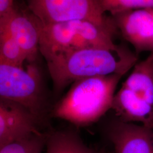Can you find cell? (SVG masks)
<instances>
[{"label": "cell", "instance_id": "6da1fadb", "mask_svg": "<svg viewBox=\"0 0 153 153\" xmlns=\"http://www.w3.org/2000/svg\"><path fill=\"white\" fill-rule=\"evenodd\" d=\"M55 92L59 93L78 79L114 74L124 75L135 65L137 57L123 48L77 49L45 59Z\"/></svg>", "mask_w": 153, "mask_h": 153}, {"label": "cell", "instance_id": "7a4b0ae2", "mask_svg": "<svg viewBox=\"0 0 153 153\" xmlns=\"http://www.w3.org/2000/svg\"><path fill=\"white\" fill-rule=\"evenodd\" d=\"M123 76H91L73 82L55 106L53 116L78 126L97 121L111 109L116 88Z\"/></svg>", "mask_w": 153, "mask_h": 153}, {"label": "cell", "instance_id": "3957f363", "mask_svg": "<svg viewBox=\"0 0 153 153\" xmlns=\"http://www.w3.org/2000/svg\"><path fill=\"white\" fill-rule=\"evenodd\" d=\"M39 33V52L47 59L77 49L99 48L119 51L114 33L88 21H73L43 25L31 14Z\"/></svg>", "mask_w": 153, "mask_h": 153}, {"label": "cell", "instance_id": "277c9868", "mask_svg": "<svg viewBox=\"0 0 153 153\" xmlns=\"http://www.w3.org/2000/svg\"><path fill=\"white\" fill-rule=\"evenodd\" d=\"M0 98L21 104L42 121L45 111L43 83L38 68L0 64Z\"/></svg>", "mask_w": 153, "mask_h": 153}, {"label": "cell", "instance_id": "5b68a950", "mask_svg": "<svg viewBox=\"0 0 153 153\" xmlns=\"http://www.w3.org/2000/svg\"><path fill=\"white\" fill-rule=\"evenodd\" d=\"M31 14L39 22L49 25L88 21L115 33L113 18L106 16L97 0H27Z\"/></svg>", "mask_w": 153, "mask_h": 153}, {"label": "cell", "instance_id": "8992f818", "mask_svg": "<svg viewBox=\"0 0 153 153\" xmlns=\"http://www.w3.org/2000/svg\"><path fill=\"white\" fill-rule=\"evenodd\" d=\"M40 123L22 105L0 98V148L41 132Z\"/></svg>", "mask_w": 153, "mask_h": 153}, {"label": "cell", "instance_id": "52a82bcc", "mask_svg": "<svg viewBox=\"0 0 153 153\" xmlns=\"http://www.w3.org/2000/svg\"><path fill=\"white\" fill-rule=\"evenodd\" d=\"M112 18L117 29L137 52L153 51V9L126 11Z\"/></svg>", "mask_w": 153, "mask_h": 153}, {"label": "cell", "instance_id": "ba28073f", "mask_svg": "<svg viewBox=\"0 0 153 153\" xmlns=\"http://www.w3.org/2000/svg\"><path fill=\"white\" fill-rule=\"evenodd\" d=\"M115 153H153V129L131 123L116 121L108 130Z\"/></svg>", "mask_w": 153, "mask_h": 153}, {"label": "cell", "instance_id": "9c48e42d", "mask_svg": "<svg viewBox=\"0 0 153 153\" xmlns=\"http://www.w3.org/2000/svg\"><path fill=\"white\" fill-rule=\"evenodd\" d=\"M0 30H5L16 40L27 57L33 62L39 52V33L31 14L14 7L7 14L0 17Z\"/></svg>", "mask_w": 153, "mask_h": 153}, {"label": "cell", "instance_id": "30bf717a", "mask_svg": "<svg viewBox=\"0 0 153 153\" xmlns=\"http://www.w3.org/2000/svg\"><path fill=\"white\" fill-rule=\"evenodd\" d=\"M111 109L120 120L140 123L153 129V106L128 88L122 86L115 94Z\"/></svg>", "mask_w": 153, "mask_h": 153}, {"label": "cell", "instance_id": "8fae6325", "mask_svg": "<svg viewBox=\"0 0 153 153\" xmlns=\"http://www.w3.org/2000/svg\"><path fill=\"white\" fill-rule=\"evenodd\" d=\"M153 106V51L143 60L136 64L123 84Z\"/></svg>", "mask_w": 153, "mask_h": 153}, {"label": "cell", "instance_id": "7c38bea8", "mask_svg": "<svg viewBox=\"0 0 153 153\" xmlns=\"http://www.w3.org/2000/svg\"><path fill=\"white\" fill-rule=\"evenodd\" d=\"M45 153H100L88 147L74 131L47 133Z\"/></svg>", "mask_w": 153, "mask_h": 153}, {"label": "cell", "instance_id": "4fadbf2b", "mask_svg": "<svg viewBox=\"0 0 153 153\" xmlns=\"http://www.w3.org/2000/svg\"><path fill=\"white\" fill-rule=\"evenodd\" d=\"M27 55L11 35L0 30V64L23 67Z\"/></svg>", "mask_w": 153, "mask_h": 153}, {"label": "cell", "instance_id": "5bb4252c", "mask_svg": "<svg viewBox=\"0 0 153 153\" xmlns=\"http://www.w3.org/2000/svg\"><path fill=\"white\" fill-rule=\"evenodd\" d=\"M46 140L47 133L39 132L1 147L0 153H43Z\"/></svg>", "mask_w": 153, "mask_h": 153}, {"label": "cell", "instance_id": "9a60e30c", "mask_svg": "<svg viewBox=\"0 0 153 153\" xmlns=\"http://www.w3.org/2000/svg\"><path fill=\"white\" fill-rule=\"evenodd\" d=\"M102 11L112 16L126 11L153 9V0H97Z\"/></svg>", "mask_w": 153, "mask_h": 153}, {"label": "cell", "instance_id": "2e32d148", "mask_svg": "<svg viewBox=\"0 0 153 153\" xmlns=\"http://www.w3.org/2000/svg\"><path fill=\"white\" fill-rule=\"evenodd\" d=\"M14 0H0V17L4 16L13 10Z\"/></svg>", "mask_w": 153, "mask_h": 153}]
</instances>
